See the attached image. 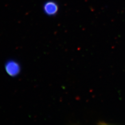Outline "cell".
<instances>
[{
  "label": "cell",
  "mask_w": 125,
  "mask_h": 125,
  "mask_svg": "<svg viewBox=\"0 0 125 125\" xmlns=\"http://www.w3.org/2000/svg\"><path fill=\"white\" fill-rule=\"evenodd\" d=\"M5 70L10 76L16 77L21 73V65L15 60L8 61L5 64Z\"/></svg>",
  "instance_id": "cell-1"
},
{
  "label": "cell",
  "mask_w": 125,
  "mask_h": 125,
  "mask_svg": "<svg viewBox=\"0 0 125 125\" xmlns=\"http://www.w3.org/2000/svg\"><path fill=\"white\" fill-rule=\"evenodd\" d=\"M58 5L57 4L53 1L46 2L43 6L44 13L48 16H52L55 15L58 11Z\"/></svg>",
  "instance_id": "cell-2"
}]
</instances>
